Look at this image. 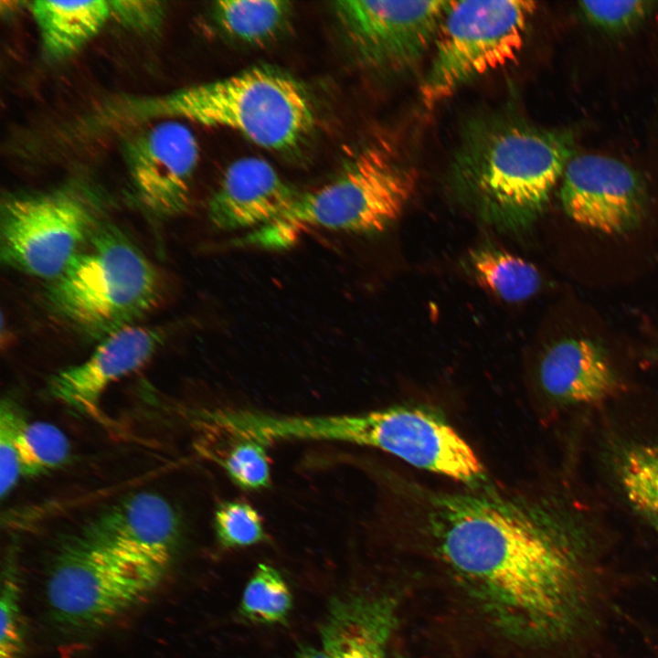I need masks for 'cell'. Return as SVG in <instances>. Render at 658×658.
<instances>
[{
    "mask_svg": "<svg viewBox=\"0 0 658 658\" xmlns=\"http://www.w3.org/2000/svg\"><path fill=\"white\" fill-rule=\"evenodd\" d=\"M111 16L125 26L139 31L157 28L164 16V7L157 1H110Z\"/></svg>",
    "mask_w": 658,
    "mask_h": 658,
    "instance_id": "f1b7e54d",
    "label": "cell"
},
{
    "mask_svg": "<svg viewBox=\"0 0 658 658\" xmlns=\"http://www.w3.org/2000/svg\"><path fill=\"white\" fill-rule=\"evenodd\" d=\"M125 161L141 205L157 217L186 211L199 159V146L183 122L166 119L133 134L126 143Z\"/></svg>",
    "mask_w": 658,
    "mask_h": 658,
    "instance_id": "7c38bea8",
    "label": "cell"
},
{
    "mask_svg": "<svg viewBox=\"0 0 658 658\" xmlns=\"http://www.w3.org/2000/svg\"><path fill=\"white\" fill-rule=\"evenodd\" d=\"M451 1H336L334 8L357 63L399 73L415 66L434 44Z\"/></svg>",
    "mask_w": 658,
    "mask_h": 658,
    "instance_id": "30bf717a",
    "label": "cell"
},
{
    "mask_svg": "<svg viewBox=\"0 0 658 658\" xmlns=\"http://www.w3.org/2000/svg\"><path fill=\"white\" fill-rule=\"evenodd\" d=\"M539 378L544 391L564 404L600 403L621 387L602 348L582 338L550 346L541 361Z\"/></svg>",
    "mask_w": 658,
    "mask_h": 658,
    "instance_id": "e0dca14e",
    "label": "cell"
},
{
    "mask_svg": "<svg viewBox=\"0 0 658 658\" xmlns=\"http://www.w3.org/2000/svg\"><path fill=\"white\" fill-rule=\"evenodd\" d=\"M296 658H327L324 651H319L311 646L302 647Z\"/></svg>",
    "mask_w": 658,
    "mask_h": 658,
    "instance_id": "f546056e",
    "label": "cell"
},
{
    "mask_svg": "<svg viewBox=\"0 0 658 658\" xmlns=\"http://www.w3.org/2000/svg\"><path fill=\"white\" fill-rule=\"evenodd\" d=\"M266 431L272 440H323L377 448L470 486L485 478L470 445L440 413L424 407L395 406L348 416H271Z\"/></svg>",
    "mask_w": 658,
    "mask_h": 658,
    "instance_id": "8992f818",
    "label": "cell"
},
{
    "mask_svg": "<svg viewBox=\"0 0 658 658\" xmlns=\"http://www.w3.org/2000/svg\"><path fill=\"white\" fill-rule=\"evenodd\" d=\"M417 525L485 620L536 647L579 642L600 621L590 522L564 503L493 491L424 492Z\"/></svg>",
    "mask_w": 658,
    "mask_h": 658,
    "instance_id": "6da1fadb",
    "label": "cell"
},
{
    "mask_svg": "<svg viewBox=\"0 0 658 658\" xmlns=\"http://www.w3.org/2000/svg\"><path fill=\"white\" fill-rule=\"evenodd\" d=\"M23 475L37 476L64 464L70 454V444L57 426L34 421L23 424L16 438Z\"/></svg>",
    "mask_w": 658,
    "mask_h": 658,
    "instance_id": "603a6c76",
    "label": "cell"
},
{
    "mask_svg": "<svg viewBox=\"0 0 658 658\" xmlns=\"http://www.w3.org/2000/svg\"><path fill=\"white\" fill-rule=\"evenodd\" d=\"M397 602L388 595H351L330 603L321 628L327 658H387L397 623Z\"/></svg>",
    "mask_w": 658,
    "mask_h": 658,
    "instance_id": "2e32d148",
    "label": "cell"
},
{
    "mask_svg": "<svg viewBox=\"0 0 658 658\" xmlns=\"http://www.w3.org/2000/svg\"><path fill=\"white\" fill-rule=\"evenodd\" d=\"M130 110L140 118H176L225 127L275 151L297 146L313 124L304 89L289 75L267 67L140 100Z\"/></svg>",
    "mask_w": 658,
    "mask_h": 658,
    "instance_id": "277c9868",
    "label": "cell"
},
{
    "mask_svg": "<svg viewBox=\"0 0 658 658\" xmlns=\"http://www.w3.org/2000/svg\"><path fill=\"white\" fill-rule=\"evenodd\" d=\"M234 483L244 490H260L271 483V467L265 443L243 439L227 453L214 457Z\"/></svg>",
    "mask_w": 658,
    "mask_h": 658,
    "instance_id": "cb8c5ba5",
    "label": "cell"
},
{
    "mask_svg": "<svg viewBox=\"0 0 658 658\" xmlns=\"http://www.w3.org/2000/svg\"><path fill=\"white\" fill-rule=\"evenodd\" d=\"M161 275L117 227L101 224L64 271L48 281L51 312L79 334L101 341L161 301Z\"/></svg>",
    "mask_w": 658,
    "mask_h": 658,
    "instance_id": "3957f363",
    "label": "cell"
},
{
    "mask_svg": "<svg viewBox=\"0 0 658 658\" xmlns=\"http://www.w3.org/2000/svg\"><path fill=\"white\" fill-rule=\"evenodd\" d=\"M573 153L569 132L510 115L476 117L461 133L450 165L451 185L483 218L524 227L544 209Z\"/></svg>",
    "mask_w": 658,
    "mask_h": 658,
    "instance_id": "7a4b0ae2",
    "label": "cell"
},
{
    "mask_svg": "<svg viewBox=\"0 0 658 658\" xmlns=\"http://www.w3.org/2000/svg\"><path fill=\"white\" fill-rule=\"evenodd\" d=\"M415 186L414 175L405 164L378 146H367L336 178L298 195L285 213L253 229L242 242L282 249L311 228L379 232L400 217Z\"/></svg>",
    "mask_w": 658,
    "mask_h": 658,
    "instance_id": "5b68a950",
    "label": "cell"
},
{
    "mask_svg": "<svg viewBox=\"0 0 658 658\" xmlns=\"http://www.w3.org/2000/svg\"><path fill=\"white\" fill-rule=\"evenodd\" d=\"M164 337V330L154 326L121 329L103 338L86 360L54 374L48 394L80 413L95 415L105 390L146 364Z\"/></svg>",
    "mask_w": 658,
    "mask_h": 658,
    "instance_id": "5bb4252c",
    "label": "cell"
},
{
    "mask_svg": "<svg viewBox=\"0 0 658 658\" xmlns=\"http://www.w3.org/2000/svg\"><path fill=\"white\" fill-rule=\"evenodd\" d=\"M219 27L242 42L261 44L276 37L289 20L291 3L280 0H223L214 5Z\"/></svg>",
    "mask_w": 658,
    "mask_h": 658,
    "instance_id": "ffe728a7",
    "label": "cell"
},
{
    "mask_svg": "<svg viewBox=\"0 0 658 658\" xmlns=\"http://www.w3.org/2000/svg\"><path fill=\"white\" fill-rule=\"evenodd\" d=\"M214 526L218 542L227 548L252 546L263 541L266 536L257 510L239 501H226L218 505Z\"/></svg>",
    "mask_w": 658,
    "mask_h": 658,
    "instance_id": "d4e9b609",
    "label": "cell"
},
{
    "mask_svg": "<svg viewBox=\"0 0 658 658\" xmlns=\"http://www.w3.org/2000/svg\"><path fill=\"white\" fill-rule=\"evenodd\" d=\"M155 585L80 536L66 543L49 571L52 617L71 629L103 626L139 603Z\"/></svg>",
    "mask_w": 658,
    "mask_h": 658,
    "instance_id": "9c48e42d",
    "label": "cell"
},
{
    "mask_svg": "<svg viewBox=\"0 0 658 658\" xmlns=\"http://www.w3.org/2000/svg\"><path fill=\"white\" fill-rule=\"evenodd\" d=\"M26 422L21 410L9 399L2 400L0 407V494H9L22 473L16 438Z\"/></svg>",
    "mask_w": 658,
    "mask_h": 658,
    "instance_id": "4316f807",
    "label": "cell"
},
{
    "mask_svg": "<svg viewBox=\"0 0 658 658\" xmlns=\"http://www.w3.org/2000/svg\"><path fill=\"white\" fill-rule=\"evenodd\" d=\"M20 613V583L14 564L2 574L0 598V658H20L23 630Z\"/></svg>",
    "mask_w": 658,
    "mask_h": 658,
    "instance_id": "484cf974",
    "label": "cell"
},
{
    "mask_svg": "<svg viewBox=\"0 0 658 658\" xmlns=\"http://www.w3.org/2000/svg\"><path fill=\"white\" fill-rule=\"evenodd\" d=\"M562 178L560 200L577 223L607 234H621L641 220L644 185L625 163L605 155L579 154L568 161Z\"/></svg>",
    "mask_w": 658,
    "mask_h": 658,
    "instance_id": "4fadbf2b",
    "label": "cell"
},
{
    "mask_svg": "<svg viewBox=\"0 0 658 658\" xmlns=\"http://www.w3.org/2000/svg\"><path fill=\"white\" fill-rule=\"evenodd\" d=\"M476 280L490 292L507 302L531 297L540 286L536 268L505 250L483 247L470 254Z\"/></svg>",
    "mask_w": 658,
    "mask_h": 658,
    "instance_id": "d6986e66",
    "label": "cell"
},
{
    "mask_svg": "<svg viewBox=\"0 0 658 658\" xmlns=\"http://www.w3.org/2000/svg\"><path fill=\"white\" fill-rule=\"evenodd\" d=\"M620 478L631 505L658 533V443L627 450L620 464Z\"/></svg>",
    "mask_w": 658,
    "mask_h": 658,
    "instance_id": "44dd1931",
    "label": "cell"
},
{
    "mask_svg": "<svg viewBox=\"0 0 658 658\" xmlns=\"http://www.w3.org/2000/svg\"><path fill=\"white\" fill-rule=\"evenodd\" d=\"M45 53L51 58L71 56L95 37L111 16L110 1H51L30 3Z\"/></svg>",
    "mask_w": 658,
    "mask_h": 658,
    "instance_id": "ac0fdd59",
    "label": "cell"
},
{
    "mask_svg": "<svg viewBox=\"0 0 658 658\" xmlns=\"http://www.w3.org/2000/svg\"><path fill=\"white\" fill-rule=\"evenodd\" d=\"M101 224L94 204L75 191L7 197L1 205V260L50 281Z\"/></svg>",
    "mask_w": 658,
    "mask_h": 658,
    "instance_id": "ba28073f",
    "label": "cell"
},
{
    "mask_svg": "<svg viewBox=\"0 0 658 658\" xmlns=\"http://www.w3.org/2000/svg\"><path fill=\"white\" fill-rule=\"evenodd\" d=\"M80 536L156 586L175 556L180 521L164 497L143 491L102 511Z\"/></svg>",
    "mask_w": 658,
    "mask_h": 658,
    "instance_id": "8fae6325",
    "label": "cell"
},
{
    "mask_svg": "<svg viewBox=\"0 0 658 658\" xmlns=\"http://www.w3.org/2000/svg\"><path fill=\"white\" fill-rule=\"evenodd\" d=\"M297 196L267 161L244 157L225 171L209 201L208 218L222 230L256 229L285 213Z\"/></svg>",
    "mask_w": 658,
    "mask_h": 658,
    "instance_id": "9a60e30c",
    "label": "cell"
},
{
    "mask_svg": "<svg viewBox=\"0 0 658 658\" xmlns=\"http://www.w3.org/2000/svg\"><path fill=\"white\" fill-rule=\"evenodd\" d=\"M536 8L525 0L451 1L419 86L424 105L434 107L471 80L512 62Z\"/></svg>",
    "mask_w": 658,
    "mask_h": 658,
    "instance_id": "52a82bcc",
    "label": "cell"
},
{
    "mask_svg": "<svg viewBox=\"0 0 658 658\" xmlns=\"http://www.w3.org/2000/svg\"><path fill=\"white\" fill-rule=\"evenodd\" d=\"M650 1H583L580 10L600 28L621 32L635 27L653 8Z\"/></svg>",
    "mask_w": 658,
    "mask_h": 658,
    "instance_id": "83f0119b",
    "label": "cell"
},
{
    "mask_svg": "<svg viewBox=\"0 0 658 658\" xmlns=\"http://www.w3.org/2000/svg\"><path fill=\"white\" fill-rule=\"evenodd\" d=\"M292 601L281 573L271 566L260 564L244 589L240 614L257 623L282 622L290 613Z\"/></svg>",
    "mask_w": 658,
    "mask_h": 658,
    "instance_id": "7402d4cb",
    "label": "cell"
}]
</instances>
